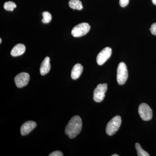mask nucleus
I'll use <instances>...</instances> for the list:
<instances>
[{
	"mask_svg": "<svg viewBox=\"0 0 156 156\" xmlns=\"http://www.w3.org/2000/svg\"><path fill=\"white\" fill-rule=\"evenodd\" d=\"M37 123L34 121H29L23 123L20 128V133L22 136L29 134L36 128Z\"/></svg>",
	"mask_w": 156,
	"mask_h": 156,
	"instance_id": "obj_9",
	"label": "nucleus"
},
{
	"mask_svg": "<svg viewBox=\"0 0 156 156\" xmlns=\"http://www.w3.org/2000/svg\"><path fill=\"white\" fill-rule=\"evenodd\" d=\"M135 148L137 151V155L138 156H149L150 155L146 151L144 150L140 145L139 143L135 144Z\"/></svg>",
	"mask_w": 156,
	"mask_h": 156,
	"instance_id": "obj_14",
	"label": "nucleus"
},
{
	"mask_svg": "<svg viewBox=\"0 0 156 156\" xmlns=\"http://www.w3.org/2000/svg\"><path fill=\"white\" fill-rule=\"evenodd\" d=\"M51 69L50 63V58L48 56L45 57L42 62L40 68V73L42 76L45 75L50 71Z\"/></svg>",
	"mask_w": 156,
	"mask_h": 156,
	"instance_id": "obj_10",
	"label": "nucleus"
},
{
	"mask_svg": "<svg viewBox=\"0 0 156 156\" xmlns=\"http://www.w3.org/2000/svg\"><path fill=\"white\" fill-rule=\"evenodd\" d=\"M2 38H0V44H2Z\"/></svg>",
	"mask_w": 156,
	"mask_h": 156,
	"instance_id": "obj_22",
	"label": "nucleus"
},
{
	"mask_svg": "<svg viewBox=\"0 0 156 156\" xmlns=\"http://www.w3.org/2000/svg\"><path fill=\"white\" fill-rule=\"evenodd\" d=\"M122 123V119L119 115L115 116L108 123L106 127V132L109 136L114 134L119 130Z\"/></svg>",
	"mask_w": 156,
	"mask_h": 156,
	"instance_id": "obj_2",
	"label": "nucleus"
},
{
	"mask_svg": "<svg viewBox=\"0 0 156 156\" xmlns=\"http://www.w3.org/2000/svg\"><path fill=\"white\" fill-rule=\"evenodd\" d=\"M43 18L42 21L44 23H48L50 22L52 19L51 14L48 11H44L42 13Z\"/></svg>",
	"mask_w": 156,
	"mask_h": 156,
	"instance_id": "obj_16",
	"label": "nucleus"
},
{
	"mask_svg": "<svg viewBox=\"0 0 156 156\" xmlns=\"http://www.w3.org/2000/svg\"><path fill=\"white\" fill-rule=\"evenodd\" d=\"M152 3H153L154 5H156V0H152Z\"/></svg>",
	"mask_w": 156,
	"mask_h": 156,
	"instance_id": "obj_20",
	"label": "nucleus"
},
{
	"mask_svg": "<svg viewBox=\"0 0 156 156\" xmlns=\"http://www.w3.org/2000/svg\"><path fill=\"white\" fill-rule=\"evenodd\" d=\"M112 156H119V155L116 154H114L112 155Z\"/></svg>",
	"mask_w": 156,
	"mask_h": 156,
	"instance_id": "obj_21",
	"label": "nucleus"
},
{
	"mask_svg": "<svg viewBox=\"0 0 156 156\" xmlns=\"http://www.w3.org/2000/svg\"><path fill=\"white\" fill-rule=\"evenodd\" d=\"M150 30L153 35L156 36V23H154L151 26Z\"/></svg>",
	"mask_w": 156,
	"mask_h": 156,
	"instance_id": "obj_19",
	"label": "nucleus"
},
{
	"mask_svg": "<svg viewBox=\"0 0 156 156\" xmlns=\"http://www.w3.org/2000/svg\"><path fill=\"white\" fill-rule=\"evenodd\" d=\"M30 76L27 73L18 74L14 78L15 84L18 88H20L26 86L29 82Z\"/></svg>",
	"mask_w": 156,
	"mask_h": 156,
	"instance_id": "obj_7",
	"label": "nucleus"
},
{
	"mask_svg": "<svg viewBox=\"0 0 156 156\" xmlns=\"http://www.w3.org/2000/svg\"><path fill=\"white\" fill-rule=\"evenodd\" d=\"M16 7L17 5L16 4L12 2H6L4 5V9L8 11H13Z\"/></svg>",
	"mask_w": 156,
	"mask_h": 156,
	"instance_id": "obj_15",
	"label": "nucleus"
},
{
	"mask_svg": "<svg viewBox=\"0 0 156 156\" xmlns=\"http://www.w3.org/2000/svg\"><path fill=\"white\" fill-rule=\"evenodd\" d=\"M90 29V26L89 23H82L73 27L72 30L71 34L74 37H79L87 34Z\"/></svg>",
	"mask_w": 156,
	"mask_h": 156,
	"instance_id": "obj_4",
	"label": "nucleus"
},
{
	"mask_svg": "<svg viewBox=\"0 0 156 156\" xmlns=\"http://www.w3.org/2000/svg\"><path fill=\"white\" fill-rule=\"evenodd\" d=\"M107 88L106 83L99 84L98 85L93 93V99L95 102H101L103 100Z\"/></svg>",
	"mask_w": 156,
	"mask_h": 156,
	"instance_id": "obj_5",
	"label": "nucleus"
},
{
	"mask_svg": "<svg viewBox=\"0 0 156 156\" xmlns=\"http://www.w3.org/2000/svg\"><path fill=\"white\" fill-rule=\"evenodd\" d=\"M128 77L127 66L124 62H120L117 69V81L118 84L123 85L126 83Z\"/></svg>",
	"mask_w": 156,
	"mask_h": 156,
	"instance_id": "obj_3",
	"label": "nucleus"
},
{
	"mask_svg": "<svg viewBox=\"0 0 156 156\" xmlns=\"http://www.w3.org/2000/svg\"><path fill=\"white\" fill-rule=\"evenodd\" d=\"M129 0H120V5L122 7H126L128 5L129 3Z\"/></svg>",
	"mask_w": 156,
	"mask_h": 156,
	"instance_id": "obj_18",
	"label": "nucleus"
},
{
	"mask_svg": "<svg viewBox=\"0 0 156 156\" xmlns=\"http://www.w3.org/2000/svg\"><path fill=\"white\" fill-rule=\"evenodd\" d=\"M82 120L78 115L74 116L70 120L66 127L65 132L71 139L74 138L81 132L82 128Z\"/></svg>",
	"mask_w": 156,
	"mask_h": 156,
	"instance_id": "obj_1",
	"label": "nucleus"
},
{
	"mask_svg": "<svg viewBox=\"0 0 156 156\" xmlns=\"http://www.w3.org/2000/svg\"><path fill=\"white\" fill-rule=\"evenodd\" d=\"M83 67L82 65L80 63L76 64L72 70L71 76L72 79L75 80L80 77L83 73Z\"/></svg>",
	"mask_w": 156,
	"mask_h": 156,
	"instance_id": "obj_12",
	"label": "nucleus"
},
{
	"mask_svg": "<svg viewBox=\"0 0 156 156\" xmlns=\"http://www.w3.org/2000/svg\"><path fill=\"white\" fill-rule=\"evenodd\" d=\"M49 156H63L62 153L60 151H55L49 154Z\"/></svg>",
	"mask_w": 156,
	"mask_h": 156,
	"instance_id": "obj_17",
	"label": "nucleus"
},
{
	"mask_svg": "<svg viewBox=\"0 0 156 156\" xmlns=\"http://www.w3.org/2000/svg\"><path fill=\"white\" fill-rule=\"evenodd\" d=\"M112 50L109 47H106L98 53L96 58V61L98 65H102L111 56Z\"/></svg>",
	"mask_w": 156,
	"mask_h": 156,
	"instance_id": "obj_8",
	"label": "nucleus"
},
{
	"mask_svg": "<svg viewBox=\"0 0 156 156\" xmlns=\"http://www.w3.org/2000/svg\"><path fill=\"white\" fill-rule=\"evenodd\" d=\"M26 50L25 45L19 44L15 45L11 50V54L12 56H20L24 53Z\"/></svg>",
	"mask_w": 156,
	"mask_h": 156,
	"instance_id": "obj_11",
	"label": "nucleus"
},
{
	"mask_svg": "<svg viewBox=\"0 0 156 156\" xmlns=\"http://www.w3.org/2000/svg\"><path fill=\"white\" fill-rule=\"evenodd\" d=\"M138 113L140 118L144 121H150L152 118V111L150 107L147 104L143 103L139 105Z\"/></svg>",
	"mask_w": 156,
	"mask_h": 156,
	"instance_id": "obj_6",
	"label": "nucleus"
},
{
	"mask_svg": "<svg viewBox=\"0 0 156 156\" xmlns=\"http://www.w3.org/2000/svg\"><path fill=\"white\" fill-rule=\"evenodd\" d=\"M69 5L73 10H81L83 9L82 2L80 0H70Z\"/></svg>",
	"mask_w": 156,
	"mask_h": 156,
	"instance_id": "obj_13",
	"label": "nucleus"
}]
</instances>
